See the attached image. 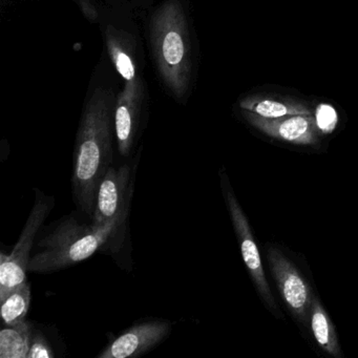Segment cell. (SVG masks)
<instances>
[{
	"label": "cell",
	"mask_w": 358,
	"mask_h": 358,
	"mask_svg": "<svg viewBox=\"0 0 358 358\" xmlns=\"http://www.w3.org/2000/svg\"><path fill=\"white\" fill-rule=\"evenodd\" d=\"M115 108L112 90H96L83 110L77 134L73 194L79 208L91 217L100 184L112 167Z\"/></svg>",
	"instance_id": "6da1fadb"
},
{
	"label": "cell",
	"mask_w": 358,
	"mask_h": 358,
	"mask_svg": "<svg viewBox=\"0 0 358 358\" xmlns=\"http://www.w3.org/2000/svg\"><path fill=\"white\" fill-rule=\"evenodd\" d=\"M150 38L163 81L176 97H184L189 85L192 57L187 24L178 0H169L155 13Z\"/></svg>",
	"instance_id": "7a4b0ae2"
},
{
	"label": "cell",
	"mask_w": 358,
	"mask_h": 358,
	"mask_svg": "<svg viewBox=\"0 0 358 358\" xmlns=\"http://www.w3.org/2000/svg\"><path fill=\"white\" fill-rule=\"evenodd\" d=\"M123 220H112L103 226L79 223L69 217L39 241L38 251L31 257L29 271H56L85 261L99 250Z\"/></svg>",
	"instance_id": "3957f363"
},
{
	"label": "cell",
	"mask_w": 358,
	"mask_h": 358,
	"mask_svg": "<svg viewBox=\"0 0 358 358\" xmlns=\"http://www.w3.org/2000/svg\"><path fill=\"white\" fill-rule=\"evenodd\" d=\"M54 207V199L36 192L35 204L10 255H0V301L26 282L35 236Z\"/></svg>",
	"instance_id": "277c9868"
},
{
	"label": "cell",
	"mask_w": 358,
	"mask_h": 358,
	"mask_svg": "<svg viewBox=\"0 0 358 358\" xmlns=\"http://www.w3.org/2000/svg\"><path fill=\"white\" fill-rule=\"evenodd\" d=\"M225 184L224 187V194H225L226 202H227L228 209H229L230 217H231L232 223H234V229H236V236L238 238V244L242 251L243 259L246 264L249 274L257 287V291L261 294L262 299L265 301L267 307L271 310L272 313L280 316L278 305L274 301L273 295L270 290L269 285L266 280L265 273H264L263 265H262L261 255H259V249L255 244V238L251 234L250 226L247 221L246 215L243 213L236 196L229 184Z\"/></svg>",
	"instance_id": "5b68a950"
},
{
	"label": "cell",
	"mask_w": 358,
	"mask_h": 358,
	"mask_svg": "<svg viewBox=\"0 0 358 358\" xmlns=\"http://www.w3.org/2000/svg\"><path fill=\"white\" fill-rule=\"evenodd\" d=\"M268 261L280 295L293 314L306 326L312 303L309 286L296 268L278 249L268 250Z\"/></svg>",
	"instance_id": "8992f818"
},
{
	"label": "cell",
	"mask_w": 358,
	"mask_h": 358,
	"mask_svg": "<svg viewBox=\"0 0 358 358\" xmlns=\"http://www.w3.org/2000/svg\"><path fill=\"white\" fill-rule=\"evenodd\" d=\"M243 116L255 129L274 139L299 145H313L318 142V129L312 115L268 119L243 110Z\"/></svg>",
	"instance_id": "52a82bcc"
},
{
	"label": "cell",
	"mask_w": 358,
	"mask_h": 358,
	"mask_svg": "<svg viewBox=\"0 0 358 358\" xmlns=\"http://www.w3.org/2000/svg\"><path fill=\"white\" fill-rule=\"evenodd\" d=\"M129 167H110L98 189L92 223L103 226L112 220H124L129 199Z\"/></svg>",
	"instance_id": "ba28073f"
},
{
	"label": "cell",
	"mask_w": 358,
	"mask_h": 358,
	"mask_svg": "<svg viewBox=\"0 0 358 358\" xmlns=\"http://www.w3.org/2000/svg\"><path fill=\"white\" fill-rule=\"evenodd\" d=\"M171 322H150L136 324L117 337L99 358H127L138 356L158 345L171 331Z\"/></svg>",
	"instance_id": "9c48e42d"
},
{
	"label": "cell",
	"mask_w": 358,
	"mask_h": 358,
	"mask_svg": "<svg viewBox=\"0 0 358 358\" xmlns=\"http://www.w3.org/2000/svg\"><path fill=\"white\" fill-rule=\"evenodd\" d=\"M141 101L142 85L139 79L127 81L115 108V134L119 152L123 157L129 156L135 141Z\"/></svg>",
	"instance_id": "30bf717a"
},
{
	"label": "cell",
	"mask_w": 358,
	"mask_h": 358,
	"mask_svg": "<svg viewBox=\"0 0 358 358\" xmlns=\"http://www.w3.org/2000/svg\"><path fill=\"white\" fill-rule=\"evenodd\" d=\"M240 108L264 118L274 119L293 115H312L307 104L291 98L268 95H253L244 98Z\"/></svg>",
	"instance_id": "8fae6325"
},
{
	"label": "cell",
	"mask_w": 358,
	"mask_h": 358,
	"mask_svg": "<svg viewBox=\"0 0 358 358\" xmlns=\"http://www.w3.org/2000/svg\"><path fill=\"white\" fill-rule=\"evenodd\" d=\"M106 43L108 55L125 83L137 79L133 39L122 31L108 26L106 31Z\"/></svg>",
	"instance_id": "7c38bea8"
},
{
	"label": "cell",
	"mask_w": 358,
	"mask_h": 358,
	"mask_svg": "<svg viewBox=\"0 0 358 358\" xmlns=\"http://www.w3.org/2000/svg\"><path fill=\"white\" fill-rule=\"evenodd\" d=\"M34 336L32 324L26 322L0 332V358H28Z\"/></svg>",
	"instance_id": "4fadbf2b"
},
{
	"label": "cell",
	"mask_w": 358,
	"mask_h": 358,
	"mask_svg": "<svg viewBox=\"0 0 358 358\" xmlns=\"http://www.w3.org/2000/svg\"><path fill=\"white\" fill-rule=\"evenodd\" d=\"M310 312H311L312 332L318 345L330 355L337 358L341 357V347L335 334L334 327L326 310L322 308L317 299H312Z\"/></svg>",
	"instance_id": "5bb4252c"
},
{
	"label": "cell",
	"mask_w": 358,
	"mask_h": 358,
	"mask_svg": "<svg viewBox=\"0 0 358 358\" xmlns=\"http://www.w3.org/2000/svg\"><path fill=\"white\" fill-rule=\"evenodd\" d=\"M1 301V316L7 327H16L26 322L31 301L30 286L20 285Z\"/></svg>",
	"instance_id": "9a60e30c"
},
{
	"label": "cell",
	"mask_w": 358,
	"mask_h": 358,
	"mask_svg": "<svg viewBox=\"0 0 358 358\" xmlns=\"http://www.w3.org/2000/svg\"><path fill=\"white\" fill-rule=\"evenodd\" d=\"M314 119L318 131L324 134L332 133L338 122L336 110L330 104L327 103L320 104L316 108Z\"/></svg>",
	"instance_id": "2e32d148"
},
{
	"label": "cell",
	"mask_w": 358,
	"mask_h": 358,
	"mask_svg": "<svg viewBox=\"0 0 358 358\" xmlns=\"http://www.w3.org/2000/svg\"><path fill=\"white\" fill-rule=\"evenodd\" d=\"M52 348L48 343L43 335L36 334L33 336L28 358H53Z\"/></svg>",
	"instance_id": "e0dca14e"
}]
</instances>
